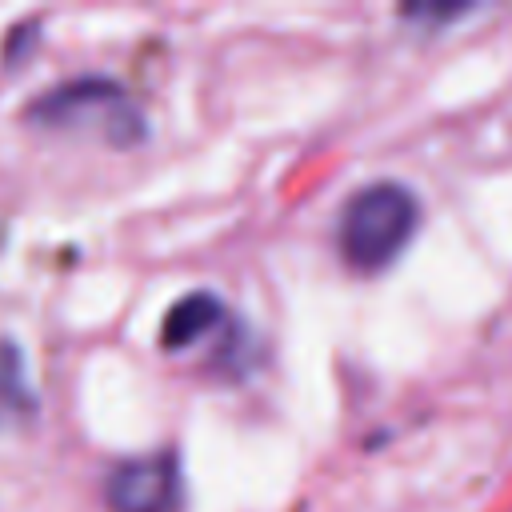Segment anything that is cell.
<instances>
[{"instance_id":"obj_1","label":"cell","mask_w":512,"mask_h":512,"mask_svg":"<svg viewBox=\"0 0 512 512\" xmlns=\"http://www.w3.org/2000/svg\"><path fill=\"white\" fill-rule=\"evenodd\" d=\"M24 116L32 124H44V128H56V132H96L112 148H132V144H140L148 136L144 112L108 76L64 80V84L40 92L28 104Z\"/></svg>"},{"instance_id":"obj_2","label":"cell","mask_w":512,"mask_h":512,"mask_svg":"<svg viewBox=\"0 0 512 512\" xmlns=\"http://www.w3.org/2000/svg\"><path fill=\"white\" fill-rule=\"evenodd\" d=\"M416 220H420V204L404 184L396 180L364 184L340 208V228H336L340 256L356 272H380L408 248Z\"/></svg>"},{"instance_id":"obj_3","label":"cell","mask_w":512,"mask_h":512,"mask_svg":"<svg viewBox=\"0 0 512 512\" xmlns=\"http://www.w3.org/2000/svg\"><path fill=\"white\" fill-rule=\"evenodd\" d=\"M104 500L112 512H180L184 476L172 452H152L124 460L104 480Z\"/></svg>"},{"instance_id":"obj_4","label":"cell","mask_w":512,"mask_h":512,"mask_svg":"<svg viewBox=\"0 0 512 512\" xmlns=\"http://www.w3.org/2000/svg\"><path fill=\"white\" fill-rule=\"evenodd\" d=\"M220 320H224V304L212 292H192L168 308L164 328H160V344L168 352H180V348L196 344L204 332H212Z\"/></svg>"},{"instance_id":"obj_5","label":"cell","mask_w":512,"mask_h":512,"mask_svg":"<svg viewBox=\"0 0 512 512\" xmlns=\"http://www.w3.org/2000/svg\"><path fill=\"white\" fill-rule=\"evenodd\" d=\"M40 408L36 392H32V380L24 372V356L16 344L0 340V432L12 428V424H24L32 420Z\"/></svg>"}]
</instances>
